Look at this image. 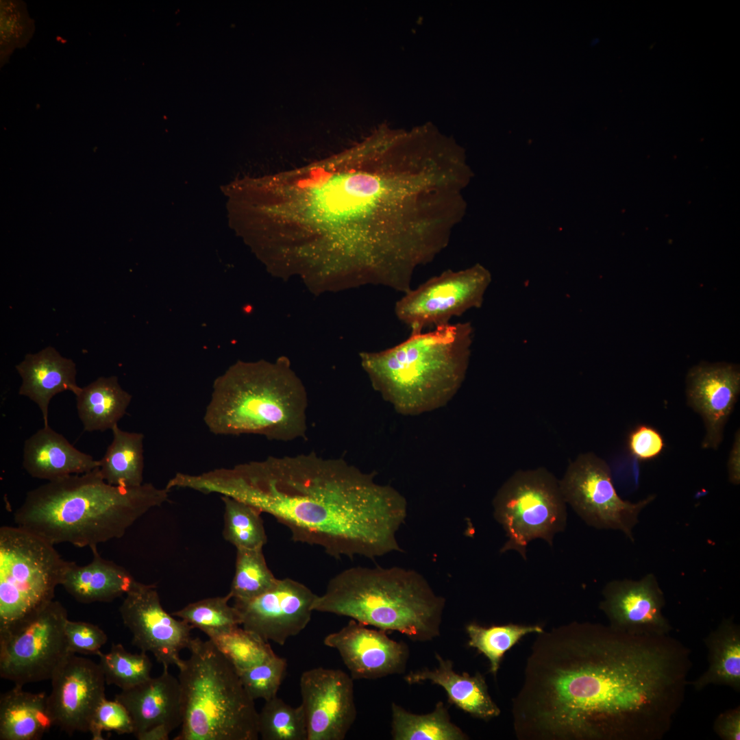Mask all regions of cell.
<instances>
[{"mask_svg": "<svg viewBox=\"0 0 740 740\" xmlns=\"http://www.w3.org/2000/svg\"><path fill=\"white\" fill-rule=\"evenodd\" d=\"M458 174L439 149L382 125L309 164L244 177L234 225L285 264L340 270L406 293L462 220Z\"/></svg>", "mask_w": 740, "mask_h": 740, "instance_id": "cell-1", "label": "cell"}, {"mask_svg": "<svg viewBox=\"0 0 740 740\" xmlns=\"http://www.w3.org/2000/svg\"><path fill=\"white\" fill-rule=\"evenodd\" d=\"M513 700L520 740H661L692 663L669 634L571 622L538 633Z\"/></svg>", "mask_w": 740, "mask_h": 740, "instance_id": "cell-2", "label": "cell"}, {"mask_svg": "<svg viewBox=\"0 0 740 740\" xmlns=\"http://www.w3.org/2000/svg\"><path fill=\"white\" fill-rule=\"evenodd\" d=\"M190 484L271 515L294 542L319 546L337 559L402 551L397 532L407 516L406 498L343 458L271 456L193 475Z\"/></svg>", "mask_w": 740, "mask_h": 740, "instance_id": "cell-3", "label": "cell"}, {"mask_svg": "<svg viewBox=\"0 0 740 740\" xmlns=\"http://www.w3.org/2000/svg\"><path fill=\"white\" fill-rule=\"evenodd\" d=\"M169 491L151 483L111 485L97 467L29 491L15 510L14 521L53 545L69 543L90 548L122 537L140 517L167 502Z\"/></svg>", "mask_w": 740, "mask_h": 740, "instance_id": "cell-4", "label": "cell"}, {"mask_svg": "<svg viewBox=\"0 0 740 740\" xmlns=\"http://www.w3.org/2000/svg\"><path fill=\"white\" fill-rule=\"evenodd\" d=\"M473 328L470 322L411 332L397 345L360 354L373 388L399 414L415 416L445 406L467 371Z\"/></svg>", "mask_w": 740, "mask_h": 740, "instance_id": "cell-5", "label": "cell"}, {"mask_svg": "<svg viewBox=\"0 0 740 740\" xmlns=\"http://www.w3.org/2000/svg\"><path fill=\"white\" fill-rule=\"evenodd\" d=\"M308 406L306 391L284 359L239 362L215 382L204 421L215 435L289 442L306 438Z\"/></svg>", "mask_w": 740, "mask_h": 740, "instance_id": "cell-6", "label": "cell"}, {"mask_svg": "<svg viewBox=\"0 0 740 740\" xmlns=\"http://www.w3.org/2000/svg\"><path fill=\"white\" fill-rule=\"evenodd\" d=\"M445 605V598L417 571L357 566L329 580L325 592L317 596L313 610L428 641L440 634Z\"/></svg>", "mask_w": 740, "mask_h": 740, "instance_id": "cell-7", "label": "cell"}, {"mask_svg": "<svg viewBox=\"0 0 740 740\" xmlns=\"http://www.w3.org/2000/svg\"><path fill=\"white\" fill-rule=\"evenodd\" d=\"M178 667L182 722L174 740H257L258 713L233 664L209 639L193 638Z\"/></svg>", "mask_w": 740, "mask_h": 740, "instance_id": "cell-8", "label": "cell"}, {"mask_svg": "<svg viewBox=\"0 0 740 740\" xmlns=\"http://www.w3.org/2000/svg\"><path fill=\"white\" fill-rule=\"evenodd\" d=\"M73 561L54 545L18 526L0 528V628L53 600Z\"/></svg>", "mask_w": 740, "mask_h": 740, "instance_id": "cell-9", "label": "cell"}, {"mask_svg": "<svg viewBox=\"0 0 740 740\" xmlns=\"http://www.w3.org/2000/svg\"><path fill=\"white\" fill-rule=\"evenodd\" d=\"M493 517L507 538L501 553L515 551L527 559L535 539L553 545L567 526V503L559 480L545 468L519 470L500 488L493 500Z\"/></svg>", "mask_w": 740, "mask_h": 740, "instance_id": "cell-10", "label": "cell"}, {"mask_svg": "<svg viewBox=\"0 0 740 740\" xmlns=\"http://www.w3.org/2000/svg\"><path fill=\"white\" fill-rule=\"evenodd\" d=\"M67 612L53 600L33 614L0 628V676L14 685L51 680L72 654L66 639Z\"/></svg>", "mask_w": 740, "mask_h": 740, "instance_id": "cell-11", "label": "cell"}, {"mask_svg": "<svg viewBox=\"0 0 740 740\" xmlns=\"http://www.w3.org/2000/svg\"><path fill=\"white\" fill-rule=\"evenodd\" d=\"M559 484L567 504L587 525L621 531L632 541L641 513L656 497L650 495L637 502L621 498L609 466L593 453L580 454L571 463Z\"/></svg>", "mask_w": 740, "mask_h": 740, "instance_id": "cell-12", "label": "cell"}, {"mask_svg": "<svg viewBox=\"0 0 740 740\" xmlns=\"http://www.w3.org/2000/svg\"><path fill=\"white\" fill-rule=\"evenodd\" d=\"M491 282L489 271L480 264L448 269L404 293L395 304V315L411 332L446 325L454 317L480 308Z\"/></svg>", "mask_w": 740, "mask_h": 740, "instance_id": "cell-13", "label": "cell"}, {"mask_svg": "<svg viewBox=\"0 0 740 740\" xmlns=\"http://www.w3.org/2000/svg\"><path fill=\"white\" fill-rule=\"evenodd\" d=\"M119 612L132 634L134 645L142 652L151 653L163 668L181 665L180 652L190 646L193 628L163 608L155 584L135 580Z\"/></svg>", "mask_w": 740, "mask_h": 740, "instance_id": "cell-14", "label": "cell"}, {"mask_svg": "<svg viewBox=\"0 0 740 740\" xmlns=\"http://www.w3.org/2000/svg\"><path fill=\"white\" fill-rule=\"evenodd\" d=\"M317 596L304 584L286 578L256 597L234 600V606L243 628L283 645L306 628Z\"/></svg>", "mask_w": 740, "mask_h": 740, "instance_id": "cell-15", "label": "cell"}, {"mask_svg": "<svg viewBox=\"0 0 740 740\" xmlns=\"http://www.w3.org/2000/svg\"><path fill=\"white\" fill-rule=\"evenodd\" d=\"M47 706L53 726L69 735L89 732L105 696L106 679L99 663L71 654L51 679Z\"/></svg>", "mask_w": 740, "mask_h": 740, "instance_id": "cell-16", "label": "cell"}, {"mask_svg": "<svg viewBox=\"0 0 740 740\" xmlns=\"http://www.w3.org/2000/svg\"><path fill=\"white\" fill-rule=\"evenodd\" d=\"M299 687L307 740L344 739L356 717L353 678L319 667L304 671Z\"/></svg>", "mask_w": 740, "mask_h": 740, "instance_id": "cell-17", "label": "cell"}, {"mask_svg": "<svg viewBox=\"0 0 740 740\" xmlns=\"http://www.w3.org/2000/svg\"><path fill=\"white\" fill-rule=\"evenodd\" d=\"M602 597L600 608L613 628L638 635L669 634L672 627L663 613L664 594L653 574L638 580H612Z\"/></svg>", "mask_w": 740, "mask_h": 740, "instance_id": "cell-18", "label": "cell"}, {"mask_svg": "<svg viewBox=\"0 0 740 740\" xmlns=\"http://www.w3.org/2000/svg\"><path fill=\"white\" fill-rule=\"evenodd\" d=\"M352 619L340 630L328 634L325 645L335 649L354 679H375L404 671L408 648L389 638L385 631L368 628Z\"/></svg>", "mask_w": 740, "mask_h": 740, "instance_id": "cell-19", "label": "cell"}, {"mask_svg": "<svg viewBox=\"0 0 740 740\" xmlns=\"http://www.w3.org/2000/svg\"><path fill=\"white\" fill-rule=\"evenodd\" d=\"M739 392L740 371L736 365L702 362L689 370L687 404L703 419L706 432L703 448L717 449L721 444Z\"/></svg>", "mask_w": 740, "mask_h": 740, "instance_id": "cell-20", "label": "cell"}, {"mask_svg": "<svg viewBox=\"0 0 740 740\" xmlns=\"http://www.w3.org/2000/svg\"><path fill=\"white\" fill-rule=\"evenodd\" d=\"M129 712L135 737L155 727L170 732L182 722V705L178 678L164 668L161 675L150 678L115 697Z\"/></svg>", "mask_w": 740, "mask_h": 740, "instance_id": "cell-21", "label": "cell"}, {"mask_svg": "<svg viewBox=\"0 0 740 740\" xmlns=\"http://www.w3.org/2000/svg\"><path fill=\"white\" fill-rule=\"evenodd\" d=\"M16 369L22 378L18 394L36 403L45 427L49 426V405L53 397L69 391L77 395L81 391L76 382L75 362L49 346L36 354H27Z\"/></svg>", "mask_w": 740, "mask_h": 740, "instance_id": "cell-22", "label": "cell"}, {"mask_svg": "<svg viewBox=\"0 0 740 740\" xmlns=\"http://www.w3.org/2000/svg\"><path fill=\"white\" fill-rule=\"evenodd\" d=\"M23 466L32 477L51 481L90 471L99 466V461L76 449L49 426L25 441Z\"/></svg>", "mask_w": 740, "mask_h": 740, "instance_id": "cell-23", "label": "cell"}, {"mask_svg": "<svg viewBox=\"0 0 740 740\" xmlns=\"http://www.w3.org/2000/svg\"><path fill=\"white\" fill-rule=\"evenodd\" d=\"M436 658V667L411 671L404 678L406 682L412 684L428 680L441 686L451 704L477 718L488 720L500 715L501 711L490 696L485 679L479 672L474 676L466 672L459 674L454 671L450 660L437 653Z\"/></svg>", "mask_w": 740, "mask_h": 740, "instance_id": "cell-24", "label": "cell"}, {"mask_svg": "<svg viewBox=\"0 0 740 740\" xmlns=\"http://www.w3.org/2000/svg\"><path fill=\"white\" fill-rule=\"evenodd\" d=\"M90 549L92 561L83 566L73 562L61 585L84 604L108 602L126 594L135 581L133 576L124 567L101 556L97 546Z\"/></svg>", "mask_w": 740, "mask_h": 740, "instance_id": "cell-25", "label": "cell"}, {"mask_svg": "<svg viewBox=\"0 0 740 740\" xmlns=\"http://www.w3.org/2000/svg\"><path fill=\"white\" fill-rule=\"evenodd\" d=\"M44 692L30 693L14 685L0 698V739L36 740L52 723Z\"/></svg>", "mask_w": 740, "mask_h": 740, "instance_id": "cell-26", "label": "cell"}, {"mask_svg": "<svg viewBox=\"0 0 740 740\" xmlns=\"http://www.w3.org/2000/svg\"><path fill=\"white\" fill-rule=\"evenodd\" d=\"M708 651V668L690 682L696 691L708 685L728 686L740 690V628L733 618L724 619L704 639Z\"/></svg>", "mask_w": 740, "mask_h": 740, "instance_id": "cell-27", "label": "cell"}, {"mask_svg": "<svg viewBox=\"0 0 740 740\" xmlns=\"http://www.w3.org/2000/svg\"><path fill=\"white\" fill-rule=\"evenodd\" d=\"M77 410L84 430L104 432L118 425L131 402L132 395L121 388L116 376L100 377L75 395Z\"/></svg>", "mask_w": 740, "mask_h": 740, "instance_id": "cell-28", "label": "cell"}, {"mask_svg": "<svg viewBox=\"0 0 740 740\" xmlns=\"http://www.w3.org/2000/svg\"><path fill=\"white\" fill-rule=\"evenodd\" d=\"M112 441L99 461V469L108 484L123 487H136L143 484V440L140 432L112 428Z\"/></svg>", "mask_w": 740, "mask_h": 740, "instance_id": "cell-29", "label": "cell"}, {"mask_svg": "<svg viewBox=\"0 0 740 740\" xmlns=\"http://www.w3.org/2000/svg\"><path fill=\"white\" fill-rule=\"evenodd\" d=\"M391 734L394 740H465L468 736L450 720L447 709L439 702L430 713H410L391 705Z\"/></svg>", "mask_w": 740, "mask_h": 740, "instance_id": "cell-30", "label": "cell"}, {"mask_svg": "<svg viewBox=\"0 0 740 740\" xmlns=\"http://www.w3.org/2000/svg\"><path fill=\"white\" fill-rule=\"evenodd\" d=\"M224 504L223 536L236 550L262 549L267 542L261 512L234 498L221 496Z\"/></svg>", "mask_w": 740, "mask_h": 740, "instance_id": "cell-31", "label": "cell"}, {"mask_svg": "<svg viewBox=\"0 0 740 740\" xmlns=\"http://www.w3.org/2000/svg\"><path fill=\"white\" fill-rule=\"evenodd\" d=\"M544 630L539 625H518L509 624L502 626L483 627L471 623L466 626L469 637L468 645L478 650L489 661L490 671L496 676L504 654L510 650L523 637L531 633H540Z\"/></svg>", "mask_w": 740, "mask_h": 740, "instance_id": "cell-32", "label": "cell"}, {"mask_svg": "<svg viewBox=\"0 0 740 740\" xmlns=\"http://www.w3.org/2000/svg\"><path fill=\"white\" fill-rule=\"evenodd\" d=\"M229 593L221 597H208L190 603L171 615L184 620L208 637L230 631L241 626L239 614L228 603Z\"/></svg>", "mask_w": 740, "mask_h": 740, "instance_id": "cell-33", "label": "cell"}, {"mask_svg": "<svg viewBox=\"0 0 740 740\" xmlns=\"http://www.w3.org/2000/svg\"><path fill=\"white\" fill-rule=\"evenodd\" d=\"M269 568L262 549L236 550L235 571L229 594L234 600H248L271 589L278 582Z\"/></svg>", "mask_w": 740, "mask_h": 740, "instance_id": "cell-34", "label": "cell"}, {"mask_svg": "<svg viewBox=\"0 0 740 740\" xmlns=\"http://www.w3.org/2000/svg\"><path fill=\"white\" fill-rule=\"evenodd\" d=\"M258 732L263 740H307V724L301 704L293 707L275 696L258 713Z\"/></svg>", "mask_w": 740, "mask_h": 740, "instance_id": "cell-35", "label": "cell"}, {"mask_svg": "<svg viewBox=\"0 0 740 740\" xmlns=\"http://www.w3.org/2000/svg\"><path fill=\"white\" fill-rule=\"evenodd\" d=\"M208 638L238 673L258 665L275 655L269 642L240 626Z\"/></svg>", "mask_w": 740, "mask_h": 740, "instance_id": "cell-36", "label": "cell"}, {"mask_svg": "<svg viewBox=\"0 0 740 740\" xmlns=\"http://www.w3.org/2000/svg\"><path fill=\"white\" fill-rule=\"evenodd\" d=\"M99 665L108 684L121 690L132 688L151 678L152 663L146 652L132 654L121 644L113 643L108 653L98 654Z\"/></svg>", "mask_w": 740, "mask_h": 740, "instance_id": "cell-37", "label": "cell"}, {"mask_svg": "<svg viewBox=\"0 0 740 740\" xmlns=\"http://www.w3.org/2000/svg\"><path fill=\"white\" fill-rule=\"evenodd\" d=\"M287 662L274 655L264 663L241 671V682L253 700L267 701L275 696L285 676Z\"/></svg>", "mask_w": 740, "mask_h": 740, "instance_id": "cell-38", "label": "cell"}, {"mask_svg": "<svg viewBox=\"0 0 740 740\" xmlns=\"http://www.w3.org/2000/svg\"><path fill=\"white\" fill-rule=\"evenodd\" d=\"M103 731H114L119 734L134 733V726L126 708L119 701L101 702L92 717L89 732L94 740L103 739Z\"/></svg>", "mask_w": 740, "mask_h": 740, "instance_id": "cell-39", "label": "cell"}, {"mask_svg": "<svg viewBox=\"0 0 740 740\" xmlns=\"http://www.w3.org/2000/svg\"><path fill=\"white\" fill-rule=\"evenodd\" d=\"M64 632L68 647L72 654L98 655L106 643V634L97 626L84 622L66 620Z\"/></svg>", "mask_w": 740, "mask_h": 740, "instance_id": "cell-40", "label": "cell"}, {"mask_svg": "<svg viewBox=\"0 0 740 740\" xmlns=\"http://www.w3.org/2000/svg\"><path fill=\"white\" fill-rule=\"evenodd\" d=\"M627 447L634 458L646 462L658 457L665 448V443L656 428L649 425L639 424L629 432Z\"/></svg>", "mask_w": 740, "mask_h": 740, "instance_id": "cell-41", "label": "cell"}, {"mask_svg": "<svg viewBox=\"0 0 740 740\" xmlns=\"http://www.w3.org/2000/svg\"><path fill=\"white\" fill-rule=\"evenodd\" d=\"M715 732L724 740L740 739L739 706L722 713L715 720Z\"/></svg>", "mask_w": 740, "mask_h": 740, "instance_id": "cell-42", "label": "cell"}, {"mask_svg": "<svg viewBox=\"0 0 740 740\" xmlns=\"http://www.w3.org/2000/svg\"><path fill=\"white\" fill-rule=\"evenodd\" d=\"M728 479L732 484L740 483V434L738 430L731 448L727 464Z\"/></svg>", "mask_w": 740, "mask_h": 740, "instance_id": "cell-43", "label": "cell"}, {"mask_svg": "<svg viewBox=\"0 0 740 740\" xmlns=\"http://www.w3.org/2000/svg\"><path fill=\"white\" fill-rule=\"evenodd\" d=\"M170 732L164 727H155L136 737L139 740H168Z\"/></svg>", "mask_w": 740, "mask_h": 740, "instance_id": "cell-44", "label": "cell"}]
</instances>
